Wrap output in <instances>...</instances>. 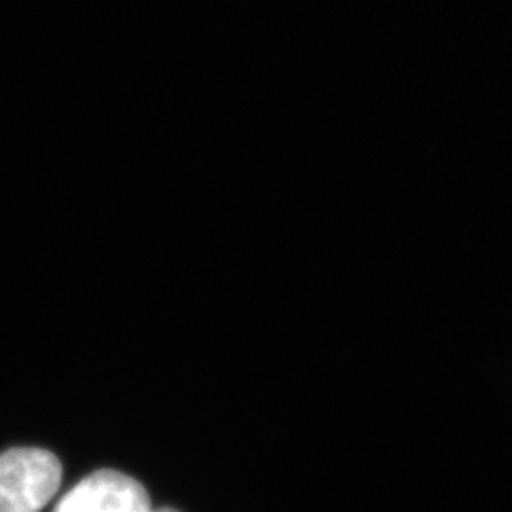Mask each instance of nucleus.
<instances>
[{"instance_id":"3","label":"nucleus","mask_w":512,"mask_h":512,"mask_svg":"<svg viewBox=\"0 0 512 512\" xmlns=\"http://www.w3.org/2000/svg\"><path fill=\"white\" fill-rule=\"evenodd\" d=\"M154 512H177V511H173V509H160V511H154Z\"/></svg>"},{"instance_id":"2","label":"nucleus","mask_w":512,"mask_h":512,"mask_svg":"<svg viewBox=\"0 0 512 512\" xmlns=\"http://www.w3.org/2000/svg\"><path fill=\"white\" fill-rule=\"evenodd\" d=\"M54 512H154L141 482L118 471H97L78 482Z\"/></svg>"},{"instance_id":"1","label":"nucleus","mask_w":512,"mask_h":512,"mask_svg":"<svg viewBox=\"0 0 512 512\" xmlns=\"http://www.w3.org/2000/svg\"><path fill=\"white\" fill-rule=\"evenodd\" d=\"M61 463L52 452L16 448L0 454V512H38L61 484Z\"/></svg>"}]
</instances>
